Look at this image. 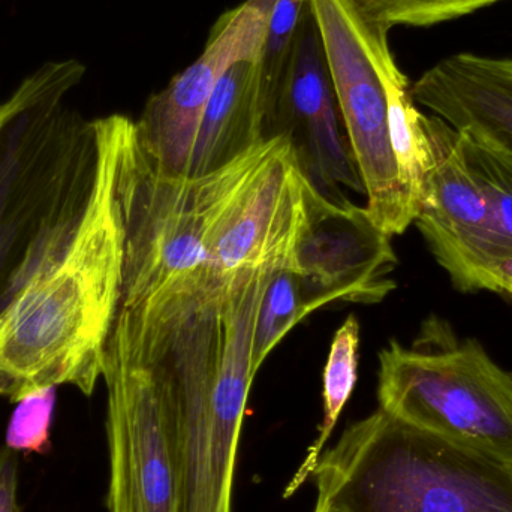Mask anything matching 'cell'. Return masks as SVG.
<instances>
[{"instance_id": "cell-1", "label": "cell", "mask_w": 512, "mask_h": 512, "mask_svg": "<svg viewBox=\"0 0 512 512\" xmlns=\"http://www.w3.org/2000/svg\"><path fill=\"white\" fill-rule=\"evenodd\" d=\"M128 122L123 114L95 120L98 173L80 227L0 315V396L12 403L51 385L92 396L102 378L122 300L125 234L116 183Z\"/></svg>"}, {"instance_id": "cell-2", "label": "cell", "mask_w": 512, "mask_h": 512, "mask_svg": "<svg viewBox=\"0 0 512 512\" xmlns=\"http://www.w3.org/2000/svg\"><path fill=\"white\" fill-rule=\"evenodd\" d=\"M116 324L158 384L177 474V512H233L246 405L256 376L248 346L209 306L167 298L120 307Z\"/></svg>"}, {"instance_id": "cell-3", "label": "cell", "mask_w": 512, "mask_h": 512, "mask_svg": "<svg viewBox=\"0 0 512 512\" xmlns=\"http://www.w3.org/2000/svg\"><path fill=\"white\" fill-rule=\"evenodd\" d=\"M86 66L48 62L0 107V315L62 254L80 227L98 173V132L65 104Z\"/></svg>"}, {"instance_id": "cell-4", "label": "cell", "mask_w": 512, "mask_h": 512, "mask_svg": "<svg viewBox=\"0 0 512 512\" xmlns=\"http://www.w3.org/2000/svg\"><path fill=\"white\" fill-rule=\"evenodd\" d=\"M327 512H512V463L373 412L312 474Z\"/></svg>"}, {"instance_id": "cell-5", "label": "cell", "mask_w": 512, "mask_h": 512, "mask_svg": "<svg viewBox=\"0 0 512 512\" xmlns=\"http://www.w3.org/2000/svg\"><path fill=\"white\" fill-rule=\"evenodd\" d=\"M288 146L286 138H271L212 173L170 174L138 146L129 119L117 161L125 234L120 306H140L195 279L249 189Z\"/></svg>"}, {"instance_id": "cell-6", "label": "cell", "mask_w": 512, "mask_h": 512, "mask_svg": "<svg viewBox=\"0 0 512 512\" xmlns=\"http://www.w3.org/2000/svg\"><path fill=\"white\" fill-rule=\"evenodd\" d=\"M378 399L411 426L512 463V373L439 316L411 348L391 340L379 352Z\"/></svg>"}, {"instance_id": "cell-7", "label": "cell", "mask_w": 512, "mask_h": 512, "mask_svg": "<svg viewBox=\"0 0 512 512\" xmlns=\"http://www.w3.org/2000/svg\"><path fill=\"white\" fill-rule=\"evenodd\" d=\"M321 33L343 128L364 186V209L387 236L417 218L391 149L388 99L379 57L388 30L370 24L351 0H309Z\"/></svg>"}, {"instance_id": "cell-8", "label": "cell", "mask_w": 512, "mask_h": 512, "mask_svg": "<svg viewBox=\"0 0 512 512\" xmlns=\"http://www.w3.org/2000/svg\"><path fill=\"white\" fill-rule=\"evenodd\" d=\"M107 385L108 512H177L176 463L149 364L114 322Z\"/></svg>"}, {"instance_id": "cell-9", "label": "cell", "mask_w": 512, "mask_h": 512, "mask_svg": "<svg viewBox=\"0 0 512 512\" xmlns=\"http://www.w3.org/2000/svg\"><path fill=\"white\" fill-rule=\"evenodd\" d=\"M432 167L417 225L454 288L502 295V256L489 198L466 161L462 135L436 116H424Z\"/></svg>"}, {"instance_id": "cell-10", "label": "cell", "mask_w": 512, "mask_h": 512, "mask_svg": "<svg viewBox=\"0 0 512 512\" xmlns=\"http://www.w3.org/2000/svg\"><path fill=\"white\" fill-rule=\"evenodd\" d=\"M271 137L288 140L304 179L325 200L345 207L352 203L342 188L364 194L310 3L283 78Z\"/></svg>"}, {"instance_id": "cell-11", "label": "cell", "mask_w": 512, "mask_h": 512, "mask_svg": "<svg viewBox=\"0 0 512 512\" xmlns=\"http://www.w3.org/2000/svg\"><path fill=\"white\" fill-rule=\"evenodd\" d=\"M274 2L246 0L225 12L198 59L150 96L135 122V137L141 150L165 173L189 174L210 96L233 63L259 57Z\"/></svg>"}, {"instance_id": "cell-12", "label": "cell", "mask_w": 512, "mask_h": 512, "mask_svg": "<svg viewBox=\"0 0 512 512\" xmlns=\"http://www.w3.org/2000/svg\"><path fill=\"white\" fill-rule=\"evenodd\" d=\"M306 225L295 249L310 310L333 301L375 304L396 289L397 256L391 237L366 209L337 206L304 182Z\"/></svg>"}, {"instance_id": "cell-13", "label": "cell", "mask_w": 512, "mask_h": 512, "mask_svg": "<svg viewBox=\"0 0 512 512\" xmlns=\"http://www.w3.org/2000/svg\"><path fill=\"white\" fill-rule=\"evenodd\" d=\"M304 182L288 146L249 189L198 276L224 280L248 268L295 267V249L306 225Z\"/></svg>"}, {"instance_id": "cell-14", "label": "cell", "mask_w": 512, "mask_h": 512, "mask_svg": "<svg viewBox=\"0 0 512 512\" xmlns=\"http://www.w3.org/2000/svg\"><path fill=\"white\" fill-rule=\"evenodd\" d=\"M411 93L460 134L512 156V59L454 54L424 72Z\"/></svg>"}, {"instance_id": "cell-15", "label": "cell", "mask_w": 512, "mask_h": 512, "mask_svg": "<svg viewBox=\"0 0 512 512\" xmlns=\"http://www.w3.org/2000/svg\"><path fill=\"white\" fill-rule=\"evenodd\" d=\"M268 140L270 114L259 81L258 57L237 60L216 84L204 110L189 174L219 170Z\"/></svg>"}, {"instance_id": "cell-16", "label": "cell", "mask_w": 512, "mask_h": 512, "mask_svg": "<svg viewBox=\"0 0 512 512\" xmlns=\"http://www.w3.org/2000/svg\"><path fill=\"white\" fill-rule=\"evenodd\" d=\"M358 351H360V322L354 315H349L334 334L327 363H325L324 375H322L324 417L319 426L318 436L307 450L300 468L286 486L283 498L288 499L294 496L312 477L316 463L324 453L325 445L357 384Z\"/></svg>"}, {"instance_id": "cell-17", "label": "cell", "mask_w": 512, "mask_h": 512, "mask_svg": "<svg viewBox=\"0 0 512 512\" xmlns=\"http://www.w3.org/2000/svg\"><path fill=\"white\" fill-rule=\"evenodd\" d=\"M312 313L306 300L303 280L291 265L274 267L259 306L255 327L254 358L256 370L282 342L283 337Z\"/></svg>"}, {"instance_id": "cell-18", "label": "cell", "mask_w": 512, "mask_h": 512, "mask_svg": "<svg viewBox=\"0 0 512 512\" xmlns=\"http://www.w3.org/2000/svg\"><path fill=\"white\" fill-rule=\"evenodd\" d=\"M307 8L309 0H276L268 15L258 66L262 95L270 114V134L273 132L274 114L283 78L291 63L301 21Z\"/></svg>"}, {"instance_id": "cell-19", "label": "cell", "mask_w": 512, "mask_h": 512, "mask_svg": "<svg viewBox=\"0 0 512 512\" xmlns=\"http://www.w3.org/2000/svg\"><path fill=\"white\" fill-rule=\"evenodd\" d=\"M460 135H462L466 161L477 176L492 206L496 233L501 246L502 292H504V273L512 264V156L480 143L474 138Z\"/></svg>"}, {"instance_id": "cell-20", "label": "cell", "mask_w": 512, "mask_h": 512, "mask_svg": "<svg viewBox=\"0 0 512 512\" xmlns=\"http://www.w3.org/2000/svg\"><path fill=\"white\" fill-rule=\"evenodd\" d=\"M370 24L424 27L472 14L502 0H351Z\"/></svg>"}, {"instance_id": "cell-21", "label": "cell", "mask_w": 512, "mask_h": 512, "mask_svg": "<svg viewBox=\"0 0 512 512\" xmlns=\"http://www.w3.org/2000/svg\"><path fill=\"white\" fill-rule=\"evenodd\" d=\"M57 388H38L15 400L6 429V448L23 454H45L50 450Z\"/></svg>"}, {"instance_id": "cell-22", "label": "cell", "mask_w": 512, "mask_h": 512, "mask_svg": "<svg viewBox=\"0 0 512 512\" xmlns=\"http://www.w3.org/2000/svg\"><path fill=\"white\" fill-rule=\"evenodd\" d=\"M17 490V454L5 447L0 450V512H21Z\"/></svg>"}, {"instance_id": "cell-23", "label": "cell", "mask_w": 512, "mask_h": 512, "mask_svg": "<svg viewBox=\"0 0 512 512\" xmlns=\"http://www.w3.org/2000/svg\"><path fill=\"white\" fill-rule=\"evenodd\" d=\"M313 512H327V511H318V510H313Z\"/></svg>"}, {"instance_id": "cell-24", "label": "cell", "mask_w": 512, "mask_h": 512, "mask_svg": "<svg viewBox=\"0 0 512 512\" xmlns=\"http://www.w3.org/2000/svg\"><path fill=\"white\" fill-rule=\"evenodd\" d=\"M0 107H2V104H0Z\"/></svg>"}]
</instances>
